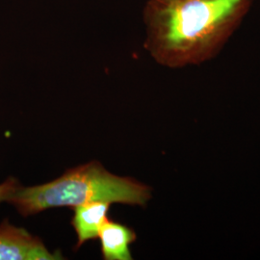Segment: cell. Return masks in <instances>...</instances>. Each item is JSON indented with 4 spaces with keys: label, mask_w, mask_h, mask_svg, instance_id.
I'll return each instance as SVG.
<instances>
[{
    "label": "cell",
    "mask_w": 260,
    "mask_h": 260,
    "mask_svg": "<svg viewBox=\"0 0 260 260\" xmlns=\"http://www.w3.org/2000/svg\"><path fill=\"white\" fill-rule=\"evenodd\" d=\"M254 0H149L145 48L171 69L201 65L219 54Z\"/></svg>",
    "instance_id": "cell-1"
},
{
    "label": "cell",
    "mask_w": 260,
    "mask_h": 260,
    "mask_svg": "<svg viewBox=\"0 0 260 260\" xmlns=\"http://www.w3.org/2000/svg\"><path fill=\"white\" fill-rule=\"evenodd\" d=\"M152 189L131 177H119L99 161L72 168L58 178L42 185L22 187L7 201L20 215L27 217L49 208L91 202L146 206Z\"/></svg>",
    "instance_id": "cell-2"
},
{
    "label": "cell",
    "mask_w": 260,
    "mask_h": 260,
    "mask_svg": "<svg viewBox=\"0 0 260 260\" xmlns=\"http://www.w3.org/2000/svg\"><path fill=\"white\" fill-rule=\"evenodd\" d=\"M64 259L60 251H49L38 236L9 223H0V260Z\"/></svg>",
    "instance_id": "cell-3"
},
{
    "label": "cell",
    "mask_w": 260,
    "mask_h": 260,
    "mask_svg": "<svg viewBox=\"0 0 260 260\" xmlns=\"http://www.w3.org/2000/svg\"><path fill=\"white\" fill-rule=\"evenodd\" d=\"M107 202H91L74 207L75 214L72 225L77 235L75 250H78L85 242L99 237L103 223L108 220L107 213L110 207Z\"/></svg>",
    "instance_id": "cell-4"
},
{
    "label": "cell",
    "mask_w": 260,
    "mask_h": 260,
    "mask_svg": "<svg viewBox=\"0 0 260 260\" xmlns=\"http://www.w3.org/2000/svg\"><path fill=\"white\" fill-rule=\"evenodd\" d=\"M103 259L131 260L129 246L136 241L137 235L128 226L110 221L103 223L99 233Z\"/></svg>",
    "instance_id": "cell-5"
},
{
    "label": "cell",
    "mask_w": 260,
    "mask_h": 260,
    "mask_svg": "<svg viewBox=\"0 0 260 260\" xmlns=\"http://www.w3.org/2000/svg\"><path fill=\"white\" fill-rule=\"evenodd\" d=\"M19 186L20 184L19 180L14 177H10L3 183H1L0 184V204L2 202H7L10 197L17 191Z\"/></svg>",
    "instance_id": "cell-6"
}]
</instances>
